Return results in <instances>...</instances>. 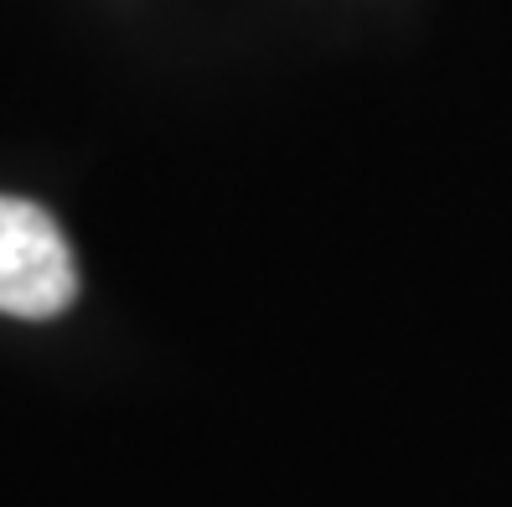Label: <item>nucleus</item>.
Returning <instances> with one entry per match:
<instances>
[{"mask_svg": "<svg viewBox=\"0 0 512 507\" xmlns=\"http://www.w3.org/2000/svg\"><path fill=\"white\" fill-rule=\"evenodd\" d=\"M78 301V259L47 207L0 192V311L21 321L63 316Z\"/></svg>", "mask_w": 512, "mask_h": 507, "instance_id": "nucleus-1", "label": "nucleus"}]
</instances>
